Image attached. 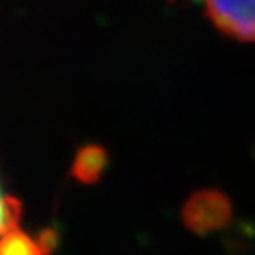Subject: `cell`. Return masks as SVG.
Wrapping results in <instances>:
<instances>
[{
    "mask_svg": "<svg viewBox=\"0 0 255 255\" xmlns=\"http://www.w3.org/2000/svg\"><path fill=\"white\" fill-rule=\"evenodd\" d=\"M207 18L222 34L255 43V0H202Z\"/></svg>",
    "mask_w": 255,
    "mask_h": 255,
    "instance_id": "6da1fadb",
    "label": "cell"
},
{
    "mask_svg": "<svg viewBox=\"0 0 255 255\" xmlns=\"http://www.w3.org/2000/svg\"><path fill=\"white\" fill-rule=\"evenodd\" d=\"M0 255H44V248L18 227L0 238Z\"/></svg>",
    "mask_w": 255,
    "mask_h": 255,
    "instance_id": "277c9868",
    "label": "cell"
},
{
    "mask_svg": "<svg viewBox=\"0 0 255 255\" xmlns=\"http://www.w3.org/2000/svg\"><path fill=\"white\" fill-rule=\"evenodd\" d=\"M231 202L223 193L216 190H202L186 200L183 220L188 229L206 234L223 227L231 218Z\"/></svg>",
    "mask_w": 255,
    "mask_h": 255,
    "instance_id": "7a4b0ae2",
    "label": "cell"
},
{
    "mask_svg": "<svg viewBox=\"0 0 255 255\" xmlns=\"http://www.w3.org/2000/svg\"><path fill=\"white\" fill-rule=\"evenodd\" d=\"M107 167V151L100 145H85L75 156L71 174L75 175L80 183L92 184L100 179Z\"/></svg>",
    "mask_w": 255,
    "mask_h": 255,
    "instance_id": "3957f363",
    "label": "cell"
},
{
    "mask_svg": "<svg viewBox=\"0 0 255 255\" xmlns=\"http://www.w3.org/2000/svg\"><path fill=\"white\" fill-rule=\"evenodd\" d=\"M21 216V204L14 197L4 195V191L0 188V238L5 232L18 229Z\"/></svg>",
    "mask_w": 255,
    "mask_h": 255,
    "instance_id": "5b68a950",
    "label": "cell"
}]
</instances>
